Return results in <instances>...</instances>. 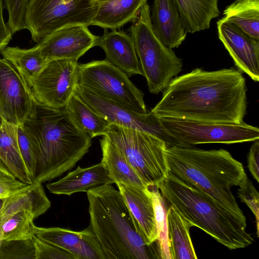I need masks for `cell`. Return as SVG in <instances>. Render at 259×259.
<instances>
[{
	"label": "cell",
	"instance_id": "obj_1",
	"mask_svg": "<svg viewBox=\"0 0 259 259\" xmlns=\"http://www.w3.org/2000/svg\"><path fill=\"white\" fill-rule=\"evenodd\" d=\"M247 90L242 72L234 67L196 68L173 78L151 112L159 118L241 123L246 113Z\"/></svg>",
	"mask_w": 259,
	"mask_h": 259
},
{
	"label": "cell",
	"instance_id": "obj_2",
	"mask_svg": "<svg viewBox=\"0 0 259 259\" xmlns=\"http://www.w3.org/2000/svg\"><path fill=\"white\" fill-rule=\"evenodd\" d=\"M87 193L89 227L105 259L160 258L156 241L145 237L119 190L104 184Z\"/></svg>",
	"mask_w": 259,
	"mask_h": 259
},
{
	"label": "cell",
	"instance_id": "obj_3",
	"mask_svg": "<svg viewBox=\"0 0 259 259\" xmlns=\"http://www.w3.org/2000/svg\"><path fill=\"white\" fill-rule=\"evenodd\" d=\"M22 126L39 161L33 183L51 181L71 169L92 145V138L78 127L66 110H54L36 103Z\"/></svg>",
	"mask_w": 259,
	"mask_h": 259
},
{
	"label": "cell",
	"instance_id": "obj_4",
	"mask_svg": "<svg viewBox=\"0 0 259 259\" xmlns=\"http://www.w3.org/2000/svg\"><path fill=\"white\" fill-rule=\"evenodd\" d=\"M169 172L212 197L244 223L246 219L231 189L247 176L242 164L226 150L166 146Z\"/></svg>",
	"mask_w": 259,
	"mask_h": 259
},
{
	"label": "cell",
	"instance_id": "obj_5",
	"mask_svg": "<svg viewBox=\"0 0 259 259\" xmlns=\"http://www.w3.org/2000/svg\"><path fill=\"white\" fill-rule=\"evenodd\" d=\"M167 206H171L192 227L208 234L230 249L246 247L254 239L246 223L212 197L170 172L157 185Z\"/></svg>",
	"mask_w": 259,
	"mask_h": 259
},
{
	"label": "cell",
	"instance_id": "obj_6",
	"mask_svg": "<svg viewBox=\"0 0 259 259\" xmlns=\"http://www.w3.org/2000/svg\"><path fill=\"white\" fill-rule=\"evenodd\" d=\"M150 14L146 3L133 22L130 32L148 90L158 94L181 71L183 63L172 49L165 46L154 33Z\"/></svg>",
	"mask_w": 259,
	"mask_h": 259
},
{
	"label": "cell",
	"instance_id": "obj_7",
	"mask_svg": "<svg viewBox=\"0 0 259 259\" xmlns=\"http://www.w3.org/2000/svg\"><path fill=\"white\" fill-rule=\"evenodd\" d=\"M123 152L147 186L157 185L169 170L166 143L145 132L110 124L105 135Z\"/></svg>",
	"mask_w": 259,
	"mask_h": 259
},
{
	"label": "cell",
	"instance_id": "obj_8",
	"mask_svg": "<svg viewBox=\"0 0 259 259\" xmlns=\"http://www.w3.org/2000/svg\"><path fill=\"white\" fill-rule=\"evenodd\" d=\"M99 3L97 0H29L26 29L38 43L52 32L76 25L90 26Z\"/></svg>",
	"mask_w": 259,
	"mask_h": 259
},
{
	"label": "cell",
	"instance_id": "obj_9",
	"mask_svg": "<svg viewBox=\"0 0 259 259\" xmlns=\"http://www.w3.org/2000/svg\"><path fill=\"white\" fill-rule=\"evenodd\" d=\"M77 85L126 109L148 113L143 93L106 60L79 64Z\"/></svg>",
	"mask_w": 259,
	"mask_h": 259
},
{
	"label": "cell",
	"instance_id": "obj_10",
	"mask_svg": "<svg viewBox=\"0 0 259 259\" xmlns=\"http://www.w3.org/2000/svg\"><path fill=\"white\" fill-rule=\"evenodd\" d=\"M167 132L183 146L205 143L234 144L259 139L258 127L244 122L220 123L159 117Z\"/></svg>",
	"mask_w": 259,
	"mask_h": 259
},
{
	"label": "cell",
	"instance_id": "obj_11",
	"mask_svg": "<svg viewBox=\"0 0 259 259\" xmlns=\"http://www.w3.org/2000/svg\"><path fill=\"white\" fill-rule=\"evenodd\" d=\"M78 65L74 59L48 61L31 85L36 103L54 110H66L78 85Z\"/></svg>",
	"mask_w": 259,
	"mask_h": 259
},
{
	"label": "cell",
	"instance_id": "obj_12",
	"mask_svg": "<svg viewBox=\"0 0 259 259\" xmlns=\"http://www.w3.org/2000/svg\"><path fill=\"white\" fill-rule=\"evenodd\" d=\"M75 94L110 124L147 132L163 140L167 146H183L165 129L159 118L151 111L146 114L137 113L78 85Z\"/></svg>",
	"mask_w": 259,
	"mask_h": 259
},
{
	"label": "cell",
	"instance_id": "obj_13",
	"mask_svg": "<svg viewBox=\"0 0 259 259\" xmlns=\"http://www.w3.org/2000/svg\"><path fill=\"white\" fill-rule=\"evenodd\" d=\"M35 104L27 80L11 63L0 58V114L3 119L15 125H22Z\"/></svg>",
	"mask_w": 259,
	"mask_h": 259
},
{
	"label": "cell",
	"instance_id": "obj_14",
	"mask_svg": "<svg viewBox=\"0 0 259 259\" xmlns=\"http://www.w3.org/2000/svg\"><path fill=\"white\" fill-rule=\"evenodd\" d=\"M82 25L65 27L50 34L34 46L47 61L78 59L97 45L98 36Z\"/></svg>",
	"mask_w": 259,
	"mask_h": 259
},
{
	"label": "cell",
	"instance_id": "obj_15",
	"mask_svg": "<svg viewBox=\"0 0 259 259\" xmlns=\"http://www.w3.org/2000/svg\"><path fill=\"white\" fill-rule=\"evenodd\" d=\"M218 37L238 69L254 81L259 80V39L245 33L233 23L217 22Z\"/></svg>",
	"mask_w": 259,
	"mask_h": 259
},
{
	"label": "cell",
	"instance_id": "obj_16",
	"mask_svg": "<svg viewBox=\"0 0 259 259\" xmlns=\"http://www.w3.org/2000/svg\"><path fill=\"white\" fill-rule=\"evenodd\" d=\"M33 229L35 237L64 249L77 259H105L103 251L90 227L80 231L35 225Z\"/></svg>",
	"mask_w": 259,
	"mask_h": 259
},
{
	"label": "cell",
	"instance_id": "obj_17",
	"mask_svg": "<svg viewBox=\"0 0 259 259\" xmlns=\"http://www.w3.org/2000/svg\"><path fill=\"white\" fill-rule=\"evenodd\" d=\"M97 46L106 54V60L126 74L143 75L134 43L131 35L123 31L104 29V34L98 36Z\"/></svg>",
	"mask_w": 259,
	"mask_h": 259
},
{
	"label": "cell",
	"instance_id": "obj_18",
	"mask_svg": "<svg viewBox=\"0 0 259 259\" xmlns=\"http://www.w3.org/2000/svg\"><path fill=\"white\" fill-rule=\"evenodd\" d=\"M150 18L154 33L166 47L178 48L185 39L187 33L174 0H154Z\"/></svg>",
	"mask_w": 259,
	"mask_h": 259
},
{
	"label": "cell",
	"instance_id": "obj_19",
	"mask_svg": "<svg viewBox=\"0 0 259 259\" xmlns=\"http://www.w3.org/2000/svg\"><path fill=\"white\" fill-rule=\"evenodd\" d=\"M114 184L103 163L88 167L78 166L59 180L46 185L49 191L56 195H71L104 184Z\"/></svg>",
	"mask_w": 259,
	"mask_h": 259
},
{
	"label": "cell",
	"instance_id": "obj_20",
	"mask_svg": "<svg viewBox=\"0 0 259 259\" xmlns=\"http://www.w3.org/2000/svg\"><path fill=\"white\" fill-rule=\"evenodd\" d=\"M116 185L129 209L150 243L155 242L158 235L152 200L149 191L118 183Z\"/></svg>",
	"mask_w": 259,
	"mask_h": 259
},
{
	"label": "cell",
	"instance_id": "obj_21",
	"mask_svg": "<svg viewBox=\"0 0 259 259\" xmlns=\"http://www.w3.org/2000/svg\"><path fill=\"white\" fill-rule=\"evenodd\" d=\"M51 204L42 183H32L25 190L4 199L0 227L10 217L21 211L29 212L36 219L45 213Z\"/></svg>",
	"mask_w": 259,
	"mask_h": 259
},
{
	"label": "cell",
	"instance_id": "obj_22",
	"mask_svg": "<svg viewBox=\"0 0 259 259\" xmlns=\"http://www.w3.org/2000/svg\"><path fill=\"white\" fill-rule=\"evenodd\" d=\"M100 143L102 153L101 161L114 184L147 188V186L115 144L106 136H103Z\"/></svg>",
	"mask_w": 259,
	"mask_h": 259
},
{
	"label": "cell",
	"instance_id": "obj_23",
	"mask_svg": "<svg viewBox=\"0 0 259 259\" xmlns=\"http://www.w3.org/2000/svg\"><path fill=\"white\" fill-rule=\"evenodd\" d=\"M147 0H110L99 3L91 25L104 29H116L138 17Z\"/></svg>",
	"mask_w": 259,
	"mask_h": 259
},
{
	"label": "cell",
	"instance_id": "obj_24",
	"mask_svg": "<svg viewBox=\"0 0 259 259\" xmlns=\"http://www.w3.org/2000/svg\"><path fill=\"white\" fill-rule=\"evenodd\" d=\"M184 27L189 33L208 29L220 14L219 0H174Z\"/></svg>",
	"mask_w": 259,
	"mask_h": 259
},
{
	"label": "cell",
	"instance_id": "obj_25",
	"mask_svg": "<svg viewBox=\"0 0 259 259\" xmlns=\"http://www.w3.org/2000/svg\"><path fill=\"white\" fill-rule=\"evenodd\" d=\"M0 161L18 179L31 185V177L19 149L17 126L5 120L0 126Z\"/></svg>",
	"mask_w": 259,
	"mask_h": 259
},
{
	"label": "cell",
	"instance_id": "obj_26",
	"mask_svg": "<svg viewBox=\"0 0 259 259\" xmlns=\"http://www.w3.org/2000/svg\"><path fill=\"white\" fill-rule=\"evenodd\" d=\"M167 225L171 259H197L189 232L192 226L171 206H167Z\"/></svg>",
	"mask_w": 259,
	"mask_h": 259
},
{
	"label": "cell",
	"instance_id": "obj_27",
	"mask_svg": "<svg viewBox=\"0 0 259 259\" xmlns=\"http://www.w3.org/2000/svg\"><path fill=\"white\" fill-rule=\"evenodd\" d=\"M222 21L235 24L259 39V0H235L223 11Z\"/></svg>",
	"mask_w": 259,
	"mask_h": 259
},
{
	"label": "cell",
	"instance_id": "obj_28",
	"mask_svg": "<svg viewBox=\"0 0 259 259\" xmlns=\"http://www.w3.org/2000/svg\"><path fill=\"white\" fill-rule=\"evenodd\" d=\"M66 110L78 127L92 138L107 134L110 123L75 94Z\"/></svg>",
	"mask_w": 259,
	"mask_h": 259
},
{
	"label": "cell",
	"instance_id": "obj_29",
	"mask_svg": "<svg viewBox=\"0 0 259 259\" xmlns=\"http://www.w3.org/2000/svg\"><path fill=\"white\" fill-rule=\"evenodd\" d=\"M1 53L24 77L30 87L48 62L34 47L28 49L7 47Z\"/></svg>",
	"mask_w": 259,
	"mask_h": 259
},
{
	"label": "cell",
	"instance_id": "obj_30",
	"mask_svg": "<svg viewBox=\"0 0 259 259\" xmlns=\"http://www.w3.org/2000/svg\"><path fill=\"white\" fill-rule=\"evenodd\" d=\"M147 189L151 197L154 209L158 235L156 243L160 258L171 259L167 233V206L156 185H149Z\"/></svg>",
	"mask_w": 259,
	"mask_h": 259
},
{
	"label": "cell",
	"instance_id": "obj_31",
	"mask_svg": "<svg viewBox=\"0 0 259 259\" xmlns=\"http://www.w3.org/2000/svg\"><path fill=\"white\" fill-rule=\"evenodd\" d=\"M33 215L29 212L21 211L7 220L0 227L3 240H26L34 235Z\"/></svg>",
	"mask_w": 259,
	"mask_h": 259
},
{
	"label": "cell",
	"instance_id": "obj_32",
	"mask_svg": "<svg viewBox=\"0 0 259 259\" xmlns=\"http://www.w3.org/2000/svg\"><path fill=\"white\" fill-rule=\"evenodd\" d=\"M0 259H36L33 238L3 240L0 246Z\"/></svg>",
	"mask_w": 259,
	"mask_h": 259
},
{
	"label": "cell",
	"instance_id": "obj_33",
	"mask_svg": "<svg viewBox=\"0 0 259 259\" xmlns=\"http://www.w3.org/2000/svg\"><path fill=\"white\" fill-rule=\"evenodd\" d=\"M17 140L21 156L33 182L39 168V158L34 146L22 125L17 126Z\"/></svg>",
	"mask_w": 259,
	"mask_h": 259
},
{
	"label": "cell",
	"instance_id": "obj_34",
	"mask_svg": "<svg viewBox=\"0 0 259 259\" xmlns=\"http://www.w3.org/2000/svg\"><path fill=\"white\" fill-rule=\"evenodd\" d=\"M8 13L7 24L12 34L26 29V15L29 0H3Z\"/></svg>",
	"mask_w": 259,
	"mask_h": 259
},
{
	"label": "cell",
	"instance_id": "obj_35",
	"mask_svg": "<svg viewBox=\"0 0 259 259\" xmlns=\"http://www.w3.org/2000/svg\"><path fill=\"white\" fill-rule=\"evenodd\" d=\"M237 196L250 209L255 217L256 234H259V194L252 182L245 177L239 185Z\"/></svg>",
	"mask_w": 259,
	"mask_h": 259
},
{
	"label": "cell",
	"instance_id": "obj_36",
	"mask_svg": "<svg viewBox=\"0 0 259 259\" xmlns=\"http://www.w3.org/2000/svg\"><path fill=\"white\" fill-rule=\"evenodd\" d=\"M36 259H77L69 251L35 237H32Z\"/></svg>",
	"mask_w": 259,
	"mask_h": 259
},
{
	"label": "cell",
	"instance_id": "obj_37",
	"mask_svg": "<svg viewBox=\"0 0 259 259\" xmlns=\"http://www.w3.org/2000/svg\"><path fill=\"white\" fill-rule=\"evenodd\" d=\"M29 185L17 179L0 161V199L21 192Z\"/></svg>",
	"mask_w": 259,
	"mask_h": 259
},
{
	"label": "cell",
	"instance_id": "obj_38",
	"mask_svg": "<svg viewBox=\"0 0 259 259\" xmlns=\"http://www.w3.org/2000/svg\"><path fill=\"white\" fill-rule=\"evenodd\" d=\"M248 168L256 181L259 182V141H254L250 148L247 156Z\"/></svg>",
	"mask_w": 259,
	"mask_h": 259
},
{
	"label": "cell",
	"instance_id": "obj_39",
	"mask_svg": "<svg viewBox=\"0 0 259 259\" xmlns=\"http://www.w3.org/2000/svg\"><path fill=\"white\" fill-rule=\"evenodd\" d=\"M11 33L3 17V0H0V53L7 47L12 37Z\"/></svg>",
	"mask_w": 259,
	"mask_h": 259
},
{
	"label": "cell",
	"instance_id": "obj_40",
	"mask_svg": "<svg viewBox=\"0 0 259 259\" xmlns=\"http://www.w3.org/2000/svg\"><path fill=\"white\" fill-rule=\"evenodd\" d=\"M4 199H0V214L2 211V209L3 206Z\"/></svg>",
	"mask_w": 259,
	"mask_h": 259
},
{
	"label": "cell",
	"instance_id": "obj_41",
	"mask_svg": "<svg viewBox=\"0 0 259 259\" xmlns=\"http://www.w3.org/2000/svg\"><path fill=\"white\" fill-rule=\"evenodd\" d=\"M99 3L106 2L110 0H97Z\"/></svg>",
	"mask_w": 259,
	"mask_h": 259
},
{
	"label": "cell",
	"instance_id": "obj_42",
	"mask_svg": "<svg viewBox=\"0 0 259 259\" xmlns=\"http://www.w3.org/2000/svg\"><path fill=\"white\" fill-rule=\"evenodd\" d=\"M2 240H3V239H2V238L1 232L0 231V246H1V244Z\"/></svg>",
	"mask_w": 259,
	"mask_h": 259
}]
</instances>
